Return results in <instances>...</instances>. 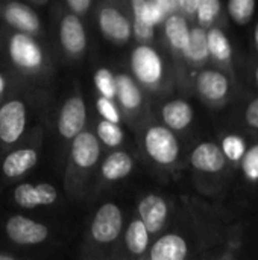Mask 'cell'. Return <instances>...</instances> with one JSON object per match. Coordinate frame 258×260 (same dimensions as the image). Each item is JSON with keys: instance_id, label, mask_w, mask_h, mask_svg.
<instances>
[{"instance_id": "1", "label": "cell", "mask_w": 258, "mask_h": 260, "mask_svg": "<svg viewBox=\"0 0 258 260\" xmlns=\"http://www.w3.org/2000/svg\"><path fill=\"white\" fill-rule=\"evenodd\" d=\"M144 148L148 154L161 165H170L178 158L179 145L169 128L152 126L144 136Z\"/></svg>"}, {"instance_id": "2", "label": "cell", "mask_w": 258, "mask_h": 260, "mask_svg": "<svg viewBox=\"0 0 258 260\" xmlns=\"http://www.w3.org/2000/svg\"><path fill=\"white\" fill-rule=\"evenodd\" d=\"M123 225V216L120 209L113 204H103L94 215L93 224H91V235L94 241L100 244H109L116 241L122 232Z\"/></svg>"}, {"instance_id": "3", "label": "cell", "mask_w": 258, "mask_h": 260, "mask_svg": "<svg viewBox=\"0 0 258 260\" xmlns=\"http://www.w3.org/2000/svg\"><path fill=\"white\" fill-rule=\"evenodd\" d=\"M131 67L138 81L155 84L163 76V61L160 55L149 46H138L131 55Z\"/></svg>"}, {"instance_id": "4", "label": "cell", "mask_w": 258, "mask_h": 260, "mask_svg": "<svg viewBox=\"0 0 258 260\" xmlns=\"http://www.w3.org/2000/svg\"><path fill=\"white\" fill-rule=\"evenodd\" d=\"M6 233L9 239L20 245H35L47 239L49 230L46 225L29 219L26 216L15 215L6 222Z\"/></svg>"}, {"instance_id": "5", "label": "cell", "mask_w": 258, "mask_h": 260, "mask_svg": "<svg viewBox=\"0 0 258 260\" xmlns=\"http://www.w3.org/2000/svg\"><path fill=\"white\" fill-rule=\"evenodd\" d=\"M26 126V107L21 101H9L0 107V140L17 142Z\"/></svg>"}, {"instance_id": "6", "label": "cell", "mask_w": 258, "mask_h": 260, "mask_svg": "<svg viewBox=\"0 0 258 260\" xmlns=\"http://www.w3.org/2000/svg\"><path fill=\"white\" fill-rule=\"evenodd\" d=\"M9 56L21 69H38L43 62L40 46L26 34H15L9 40Z\"/></svg>"}, {"instance_id": "7", "label": "cell", "mask_w": 258, "mask_h": 260, "mask_svg": "<svg viewBox=\"0 0 258 260\" xmlns=\"http://www.w3.org/2000/svg\"><path fill=\"white\" fill-rule=\"evenodd\" d=\"M87 119L85 104L79 96L70 98L64 107L61 108L59 119H58V129L59 134L65 139H73L78 133L82 131Z\"/></svg>"}, {"instance_id": "8", "label": "cell", "mask_w": 258, "mask_h": 260, "mask_svg": "<svg viewBox=\"0 0 258 260\" xmlns=\"http://www.w3.org/2000/svg\"><path fill=\"white\" fill-rule=\"evenodd\" d=\"M56 198H58L56 189L49 183H40V184L23 183L17 186L14 190V201L24 209H33L36 206H49L53 204Z\"/></svg>"}, {"instance_id": "9", "label": "cell", "mask_w": 258, "mask_h": 260, "mask_svg": "<svg viewBox=\"0 0 258 260\" xmlns=\"http://www.w3.org/2000/svg\"><path fill=\"white\" fill-rule=\"evenodd\" d=\"M190 161H192L193 168L201 172L216 174L225 168L227 157L220 146H217L216 143H211V142H205L195 148V151L192 152Z\"/></svg>"}, {"instance_id": "10", "label": "cell", "mask_w": 258, "mask_h": 260, "mask_svg": "<svg viewBox=\"0 0 258 260\" xmlns=\"http://www.w3.org/2000/svg\"><path fill=\"white\" fill-rule=\"evenodd\" d=\"M100 155L99 140L91 133H78L71 143V158L79 168H91L96 165Z\"/></svg>"}, {"instance_id": "11", "label": "cell", "mask_w": 258, "mask_h": 260, "mask_svg": "<svg viewBox=\"0 0 258 260\" xmlns=\"http://www.w3.org/2000/svg\"><path fill=\"white\" fill-rule=\"evenodd\" d=\"M140 219L149 233H157L167 218V204L158 195H148L138 204Z\"/></svg>"}, {"instance_id": "12", "label": "cell", "mask_w": 258, "mask_h": 260, "mask_svg": "<svg viewBox=\"0 0 258 260\" xmlns=\"http://www.w3.org/2000/svg\"><path fill=\"white\" fill-rule=\"evenodd\" d=\"M99 26L102 32L119 43L128 41L132 32L129 21L116 8H103L99 14Z\"/></svg>"}, {"instance_id": "13", "label": "cell", "mask_w": 258, "mask_h": 260, "mask_svg": "<svg viewBox=\"0 0 258 260\" xmlns=\"http://www.w3.org/2000/svg\"><path fill=\"white\" fill-rule=\"evenodd\" d=\"M59 38L62 47L68 53H81L87 46V35L81 20L76 15H67L59 26Z\"/></svg>"}, {"instance_id": "14", "label": "cell", "mask_w": 258, "mask_h": 260, "mask_svg": "<svg viewBox=\"0 0 258 260\" xmlns=\"http://www.w3.org/2000/svg\"><path fill=\"white\" fill-rule=\"evenodd\" d=\"M189 248L187 242L178 235H166L160 238L152 250L151 259L152 260H184L187 257Z\"/></svg>"}, {"instance_id": "15", "label": "cell", "mask_w": 258, "mask_h": 260, "mask_svg": "<svg viewBox=\"0 0 258 260\" xmlns=\"http://www.w3.org/2000/svg\"><path fill=\"white\" fill-rule=\"evenodd\" d=\"M199 93L208 101H220L228 94L230 82L227 76L216 70H205L196 81Z\"/></svg>"}, {"instance_id": "16", "label": "cell", "mask_w": 258, "mask_h": 260, "mask_svg": "<svg viewBox=\"0 0 258 260\" xmlns=\"http://www.w3.org/2000/svg\"><path fill=\"white\" fill-rule=\"evenodd\" d=\"M38 161V154L30 148H21L11 152L3 161V174L9 178H15L32 169Z\"/></svg>"}, {"instance_id": "17", "label": "cell", "mask_w": 258, "mask_h": 260, "mask_svg": "<svg viewBox=\"0 0 258 260\" xmlns=\"http://www.w3.org/2000/svg\"><path fill=\"white\" fill-rule=\"evenodd\" d=\"M6 21L24 32H35L40 27V20L36 14L21 3H9L5 9Z\"/></svg>"}, {"instance_id": "18", "label": "cell", "mask_w": 258, "mask_h": 260, "mask_svg": "<svg viewBox=\"0 0 258 260\" xmlns=\"http://www.w3.org/2000/svg\"><path fill=\"white\" fill-rule=\"evenodd\" d=\"M163 120L172 129H184L193 120V108L186 101H172L163 108Z\"/></svg>"}, {"instance_id": "19", "label": "cell", "mask_w": 258, "mask_h": 260, "mask_svg": "<svg viewBox=\"0 0 258 260\" xmlns=\"http://www.w3.org/2000/svg\"><path fill=\"white\" fill-rule=\"evenodd\" d=\"M132 166H134V161L129 154H126L125 151H116L109 154L106 160L103 161L102 175L109 181L122 180L129 175V172L132 171Z\"/></svg>"}, {"instance_id": "20", "label": "cell", "mask_w": 258, "mask_h": 260, "mask_svg": "<svg viewBox=\"0 0 258 260\" xmlns=\"http://www.w3.org/2000/svg\"><path fill=\"white\" fill-rule=\"evenodd\" d=\"M116 96L126 110H135L141 104V93L128 75L116 76Z\"/></svg>"}, {"instance_id": "21", "label": "cell", "mask_w": 258, "mask_h": 260, "mask_svg": "<svg viewBox=\"0 0 258 260\" xmlns=\"http://www.w3.org/2000/svg\"><path fill=\"white\" fill-rule=\"evenodd\" d=\"M166 37L175 49L184 50L190 37V29L186 18L176 14L170 15L166 20Z\"/></svg>"}, {"instance_id": "22", "label": "cell", "mask_w": 258, "mask_h": 260, "mask_svg": "<svg viewBox=\"0 0 258 260\" xmlns=\"http://www.w3.org/2000/svg\"><path fill=\"white\" fill-rule=\"evenodd\" d=\"M126 245L132 254H143L149 245V232L141 219H135L126 230Z\"/></svg>"}, {"instance_id": "23", "label": "cell", "mask_w": 258, "mask_h": 260, "mask_svg": "<svg viewBox=\"0 0 258 260\" xmlns=\"http://www.w3.org/2000/svg\"><path fill=\"white\" fill-rule=\"evenodd\" d=\"M182 52L186 53V56L189 59H192L195 62H201V61L207 59V56L210 55L208 43H207V34L201 27L192 29L190 37H189V43Z\"/></svg>"}, {"instance_id": "24", "label": "cell", "mask_w": 258, "mask_h": 260, "mask_svg": "<svg viewBox=\"0 0 258 260\" xmlns=\"http://www.w3.org/2000/svg\"><path fill=\"white\" fill-rule=\"evenodd\" d=\"M132 9L135 18H140L152 26L160 23L167 15L157 0H132Z\"/></svg>"}, {"instance_id": "25", "label": "cell", "mask_w": 258, "mask_h": 260, "mask_svg": "<svg viewBox=\"0 0 258 260\" xmlns=\"http://www.w3.org/2000/svg\"><path fill=\"white\" fill-rule=\"evenodd\" d=\"M207 43H208V52L219 61H227L231 58V44L227 35L217 29L213 27L207 32Z\"/></svg>"}, {"instance_id": "26", "label": "cell", "mask_w": 258, "mask_h": 260, "mask_svg": "<svg viewBox=\"0 0 258 260\" xmlns=\"http://www.w3.org/2000/svg\"><path fill=\"white\" fill-rule=\"evenodd\" d=\"M254 11H255V0H230L228 2V12L231 18L239 24H243L248 20H251V17L254 15Z\"/></svg>"}, {"instance_id": "27", "label": "cell", "mask_w": 258, "mask_h": 260, "mask_svg": "<svg viewBox=\"0 0 258 260\" xmlns=\"http://www.w3.org/2000/svg\"><path fill=\"white\" fill-rule=\"evenodd\" d=\"M97 136L106 146H113V148L119 146L123 140V131L120 129L119 123L105 119L97 125Z\"/></svg>"}, {"instance_id": "28", "label": "cell", "mask_w": 258, "mask_h": 260, "mask_svg": "<svg viewBox=\"0 0 258 260\" xmlns=\"http://www.w3.org/2000/svg\"><path fill=\"white\" fill-rule=\"evenodd\" d=\"M94 84L102 96L109 99L116 96V76L108 69H99L94 73Z\"/></svg>"}, {"instance_id": "29", "label": "cell", "mask_w": 258, "mask_h": 260, "mask_svg": "<svg viewBox=\"0 0 258 260\" xmlns=\"http://www.w3.org/2000/svg\"><path fill=\"white\" fill-rule=\"evenodd\" d=\"M222 151L231 161H239L245 154V142L239 136H227L222 142Z\"/></svg>"}, {"instance_id": "30", "label": "cell", "mask_w": 258, "mask_h": 260, "mask_svg": "<svg viewBox=\"0 0 258 260\" xmlns=\"http://www.w3.org/2000/svg\"><path fill=\"white\" fill-rule=\"evenodd\" d=\"M242 160V171L246 178L257 181L258 180V145L252 146L249 151L243 154Z\"/></svg>"}, {"instance_id": "31", "label": "cell", "mask_w": 258, "mask_h": 260, "mask_svg": "<svg viewBox=\"0 0 258 260\" xmlns=\"http://www.w3.org/2000/svg\"><path fill=\"white\" fill-rule=\"evenodd\" d=\"M196 12L201 23H210L220 12V0H201Z\"/></svg>"}, {"instance_id": "32", "label": "cell", "mask_w": 258, "mask_h": 260, "mask_svg": "<svg viewBox=\"0 0 258 260\" xmlns=\"http://www.w3.org/2000/svg\"><path fill=\"white\" fill-rule=\"evenodd\" d=\"M96 107H97V111L100 113V116L105 120H109V122H114V123L120 122V114H119V110L116 108V105L113 104V99L102 96V98L97 99Z\"/></svg>"}, {"instance_id": "33", "label": "cell", "mask_w": 258, "mask_h": 260, "mask_svg": "<svg viewBox=\"0 0 258 260\" xmlns=\"http://www.w3.org/2000/svg\"><path fill=\"white\" fill-rule=\"evenodd\" d=\"M134 32L138 40H151L154 37V26L148 24L146 21H143L140 18H135Z\"/></svg>"}, {"instance_id": "34", "label": "cell", "mask_w": 258, "mask_h": 260, "mask_svg": "<svg viewBox=\"0 0 258 260\" xmlns=\"http://www.w3.org/2000/svg\"><path fill=\"white\" fill-rule=\"evenodd\" d=\"M245 117H246V122H248L251 126L258 128V99L252 101V102L248 105Z\"/></svg>"}, {"instance_id": "35", "label": "cell", "mask_w": 258, "mask_h": 260, "mask_svg": "<svg viewBox=\"0 0 258 260\" xmlns=\"http://www.w3.org/2000/svg\"><path fill=\"white\" fill-rule=\"evenodd\" d=\"M67 3H68V6H70L75 12L81 14V12H84V11L88 9L91 0H67Z\"/></svg>"}, {"instance_id": "36", "label": "cell", "mask_w": 258, "mask_h": 260, "mask_svg": "<svg viewBox=\"0 0 258 260\" xmlns=\"http://www.w3.org/2000/svg\"><path fill=\"white\" fill-rule=\"evenodd\" d=\"M199 2H201V0H179V5H181V8H182L186 12L193 14V12H196Z\"/></svg>"}, {"instance_id": "37", "label": "cell", "mask_w": 258, "mask_h": 260, "mask_svg": "<svg viewBox=\"0 0 258 260\" xmlns=\"http://www.w3.org/2000/svg\"><path fill=\"white\" fill-rule=\"evenodd\" d=\"M3 90H5V78H3V75L0 73V94L3 93Z\"/></svg>"}, {"instance_id": "38", "label": "cell", "mask_w": 258, "mask_h": 260, "mask_svg": "<svg viewBox=\"0 0 258 260\" xmlns=\"http://www.w3.org/2000/svg\"><path fill=\"white\" fill-rule=\"evenodd\" d=\"M14 257L9 256V254H0V260H12Z\"/></svg>"}, {"instance_id": "39", "label": "cell", "mask_w": 258, "mask_h": 260, "mask_svg": "<svg viewBox=\"0 0 258 260\" xmlns=\"http://www.w3.org/2000/svg\"><path fill=\"white\" fill-rule=\"evenodd\" d=\"M254 37H255V43H257L258 46V23L257 26H255V30H254Z\"/></svg>"}, {"instance_id": "40", "label": "cell", "mask_w": 258, "mask_h": 260, "mask_svg": "<svg viewBox=\"0 0 258 260\" xmlns=\"http://www.w3.org/2000/svg\"><path fill=\"white\" fill-rule=\"evenodd\" d=\"M255 78H257V81H258V69L255 70Z\"/></svg>"}, {"instance_id": "41", "label": "cell", "mask_w": 258, "mask_h": 260, "mask_svg": "<svg viewBox=\"0 0 258 260\" xmlns=\"http://www.w3.org/2000/svg\"><path fill=\"white\" fill-rule=\"evenodd\" d=\"M173 2H175L176 5H179V0H173Z\"/></svg>"}, {"instance_id": "42", "label": "cell", "mask_w": 258, "mask_h": 260, "mask_svg": "<svg viewBox=\"0 0 258 260\" xmlns=\"http://www.w3.org/2000/svg\"><path fill=\"white\" fill-rule=\"evenodd\" d=\"M36 2H41V0H36Z\"/></svg>"}]
</instances>
